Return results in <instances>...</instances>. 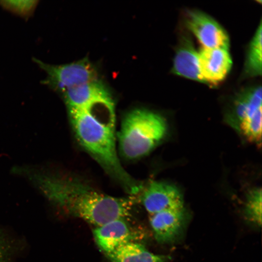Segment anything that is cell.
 Instances as JSON below:
<instances>
[{
    "label": "cell",
    "mask_w": 262,
    "mask_h": 262,
    "mask_svg": "<svg viewBox=\"0 0 262 262\" xmlns=\"http://www.w3.org/2000/svg\"><path fill=\"white\" fill-rule=\"evenodd\" d=\"M106 255L111 262H167L170 258L153 253L136 241L125 243Z\"/></svg>",
    "instance_id": "cell-13"
},
{
    "label": "cell",
    "mask_w": 262,
    "mask_h": 262,
    "mask_svg": "<svg viewBox=\"0 0 262 262\" xmlns=\"http://www.w3.org/2000/svg\"><path fill=\"white\" fill-rule=\"evenodd\" d=\"M173 59L172 71L174 74L194 81L204 82L198 65V51L191 37L181 35Z\"/></svg>",
    "instance_id": "cell-10"
},
{
    "label": "cell",
    "mask_w": 262,
    "mask_h": 262,
    "mask_svg": "<svg viewBox=\"0 0 262 262\" xmlns=\"http://www.w3.org/2000/svg\"><path fill=\"white\" fill-rule=\"evenodd\" d=\"M20 246L17 240L0 227V262H13Z\"/></svg>",
    "instance_id": "cell-17"
},
{
    "label": "cell",
    "mask_w": 262,
    "mask_h": 262,
    "mask_svg": "<svg viewBox=\"0 0 262 262\" xmlns=\"http://www.w3.org/2000/svg\"><path fill=\"white\" fill-rule=\"evenodd\" d=\"M261 21L248 46L244 66L245 77H252L262 74V36Z\"/></svg>",
    "instance_id": "cell-14"
},
{
    "label": "cell",
    "mask_w": 262,
    "mask_h": 262,
    "mask_svg": "<svg viewBox=\"0 0 262 262\" xmlns=\"http://www.w3.org/2000/svg\"><path fill=\"white\" fill-rule=\"evenodd\" d=\"M189 218L184 207L150 214L149 223L156 240L162 244L176 241L184 233Z\"/></svg>",
    "instance_id": "cell-6"
},
{
    "label": "cell",
    "mask_w": 262,
    "mask_h": 262,
    "mask_svg": "<svg viewBox=\"0 0 262 262\" xmlns=\"http://www.w3.org/2000/svg\"><path fill=\"white\" fill-rule=\"evenodd\" d=\"M262 190L256 188L247 194L244 209V215L246 221L257 226L262 224Z\"/></svg>",
    "instance_id": "cell-15"
},
{
    "label": "cell",
    "mask_w": 262,
    "mask_h": 262,
    "mask_svg": "<svg viewBox=\"0 0 262 262\" xmlns=\"http://www.w3.org/2000/svg\"><path fill=\"white\" fill-rule=\"evenodd\" d=\"M141 198L143 205L149 214L184 207L180 191L166 182H150L143 191Z\"/></svg>",
    "instance_id": "cell-8"
},
{
    "label": "cell",
    "mask_w": 262,
    "mask_h": 262,
    "mask_svg": "<svg viewBox=\"0 0 262 262\" xmlns=\"http://www.w3.org/2000/svg\"><path fill=\"white\" fill-rule=\"evenodd\" d=\"M49 194L66 213L96 227L116 219H127L133 204L130 198L103 194L77 180L56 182Z\"/></svg>",
    "instance_id": "cell-2"
},
{
    "label": "cell",
    "mask_w": 262,
    "mask_h": 262,
    "mask_svg": "<svg viewBox=\"0 0 262 262\" xmlns=\"http://www.w3.org/2000/svg\"><path fill=\"white\" fill-rule=\"evenodd\" d=\"M262 110H259L250 117L244 119L238 127L248 141L260 145L262 141Z\"/></svg>",
    "instance_id": "cell-16"
},
{
    "label": "cell",
    "mask_w": 262,
    "mask_h": 262,
    "mask_svg": "<svg viewBox=\"0 0 262 262\" xmlns=\"http://www.w3.org/2000/svg\"><path fill=\"white\" fill-rule=\"evenodd\" d=\"M35 0H1L3 7L21 16L29 15L36 5Z\"/></svg>",
    "instance_id": "cell-18"
},
{
    "label": "cell",
    "mask_w": 262,
    "mask_h": 262,
    "mask_svg": "<svg viewBox=\"0 0 262 262\" xmlns=\"http://www.w3.org/2000/svg\"><path fill=\"white\" fill-rule=\"evenodd\" d=\"M34 61L46 73L44 83L62 94L72 87L97 80L95 67L87 58L62 65H52L37 59Z\"/></svg>",
    "instance_id": "cell-4"
},
{
    "label": "cell",
    "mask_w": 262,
    "mask_h": 262,
    "mask_svg": "<svg viewBox=\"0 0 262 262\" xmlns=\"http://www.w3.org/2000/svg\"><path fill=\"white\" fill-rule=\"evenodd\" d=\"M93 234L96 243L105 254L125 243L136 241L140 236L125 218L116 219L96 227Z\"/></svg>",
    "instance_id": "cell-9"
},
{
    "label": "cell",
    "mask_w": 262,
    "mask_h": 262,
    "mask_svg": "<svg viewBox=\"0 0 262 262\" xmlns=\"http://www.w3.org/2000/svg\"><path fill=\"white\" fill-rule=\"evenodd\" d=\"M62 94L68 109L82 108L95 99L111 96L104 85L98 80L72 87Z\"/></svg>",
    "instance_id": "cell-12"
},
{
    "label": "cell",
    "mask_w": 262,
    "mask_h": 262,
    "mask_svg": "<svg viewBox=\"0 0 262 262\" xmlns=\"http://www.w3.org/2000/svg\"><path fill=\"white\" fill-rule=\"evenodd\" d=\"M199 72L204 83L216 85L229 73L232 61L229 49L201 47L198 51Z\"/></svg>",
    "instance_id": "cell-7"
},
{
    "label": "cell",
    "mask_w": 262,
    "mask_h": 262,
    "mask_svg": "<svg viewBox=\"0 0 262 262\" xmlns=\"http://www.w3.org/2000/svg\"><path fill=\"white\" fill-rule=\"evenodd\" d=\"M167 125L158 113L134 109L123 118L118 134L119 149L125 159L133 160L148 154L164 138Z\"/></svg>",
    "instance_id": "cell-3"
},
{
    "label": "cell",
    "mask_w": 262,
    "mask_h": 262,
    "mask_svg": "<svg viewBox=\"0 0 262 262\" xmlns=\"http://www.w3.org/2000/svg\"><path fill=\"white\" fill-rule=\"evenodd\" d=\"M76 136L83 148L130 194L142 186L123 168L117 153L115 106L111 97L98 98L83 108L68 109Z\"/></svg>",
    "instance_id": "cell-1"
},
{
    "label": "cell",
    "mask_w": 262,
    "mask_h": 262,
    "mask_svg": "<svg viewBox=\"0 0 262 262\" xmlns=\"http://www.w3.org/2000/svg\"><path fill=\"white\" fill-rule=\"evenodd\" d=\"M262 87L255 85L243 89L235 98L233 110L229 116L230 123L238 129L240 122L262 109Z\"/></svg>",
    "instance_id": "cell-11"
},
{
    "label": "cell",
    "mask_w": 262,
    "mask_h": 262,
    "mask_svg": "<svg viewBox=\"0 0 262 262\" xmlns=\"http://www.w3.org/2000/svg\"><path fill=\"white\" fill-rule=\"evenodd\" d=\"M186 27L196 37L202 47L229 49V39L222 26L211 16L198 10L185 12Z\"/></svg>",
    "instance_id": "cell-5"
}]
</instances>
